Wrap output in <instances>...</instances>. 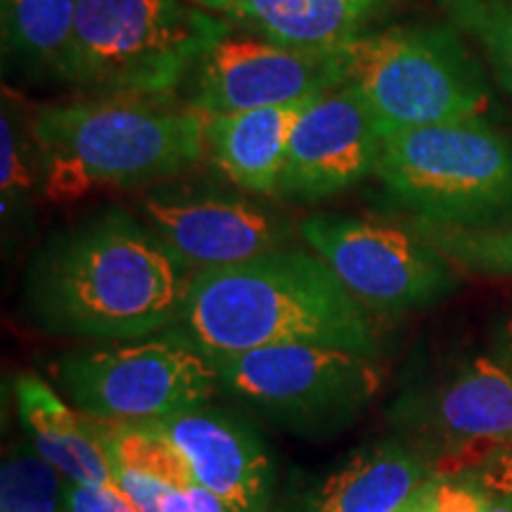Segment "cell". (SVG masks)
<instances>
[{
  "label": "cell",
  "mask_w": 512,
  "mask_h": 512,
  "mask_svg": "<svg viewBox=\"0 0 512 512\" xmlns=\"http://www.w3.org/2000/svg\"><path fill=\"white\" fill-rule=\"evenodd\" d=\"M192 275L143 216L110 204L38 245L22 311L31 328L53 337L138 339L181 323Z\"/></svg>",
  "instance_id": "1"
},
{
  "label": "cell",
  "mask_w": 512,
  "mask_h": 512,
  "mask_svg": "<svg viewBox=\"0 0 512 512\" xmlns=\"http://www.w3.org/2000/svg\"><path fill=\"white\" fill-rule=\"evenodd\" d=\"M185 335L211 361L280 344H323L377 358L370 313L311 249L285 247L192 275Z\"/></svg>",
  "instance_id": "2"
},
{
  "label": "cell",
  "mask_w": 512,
  "mask_h": 512,
  "mask_svg": "<svg viewBox=\"0 0 512 512\" xmlns=\"http://www.w3.org/2000/svg\"><path fill=\"white\" fill-rule=\"evenodd\" d=\"M50 202H72L95 188H155L200 162L202 114L174 95H86L31 112Z\"/></svg>",
  "instance_id": "3"
},
{
  "label": "cell",
  "mask_w": 512,
  "mask_h": 512,
  "mask_svg": "<svg viewBox=\"0 0 512 512\" xmlns=\"http://www.w3.org/2000/svg\"><path fill=\"white\" fill-rule=\"evenodd\" d=\"M230 29L188 0H79L62 81L86 95H174Z\"/></svg>",
  "instance_id": "4"
},
{
  "label": "cell",
  "mask_w": 512,
  "mask_h": 512,
  "mask_svg": "<svg viewBox=\"0 0 512 512\" xmlns=\"http://www.w3.org/2000/svg\"><path fill=\"white\" fill-rule=\"evenodd\" d=\"M375 178L387 202L413 221L512 226V133L486 117L392 133Z\"/></svg>",
  "instance_id": "5"
},
{
  "label": "cell",
  "mask_w": 512,
  "mask_h": 512,
  "mask_svg": "<svg viewBox=\"0 0 512 512\" xmlns=\"http://www.w3.org/2000/svg\"><path fill=\"white\" fill-rule=\"evenodd\" d=\"M347 50L349 81L368 98L384 138L486 117L489 76L448 19L384 24Z\"/></svg>",
  "instance_id": "6"
},
{
  "label": "cell",
  "mask_w": 512,
  "mask_h": 512,
  "mask_svg": "<svg viewBox=\"0 0 512 512\" xmlns=\"http://www.w3.org/2000/svg\"><path fill=\"white\" fill-rule=\"evenodd\" d=\"M389 425L434 475L512 491V375L496 354L467 358L406 389L389 408Z\"/></svg>",
  "instance_id": "7"
},
{
  "label": "cell",
  "mask_w": 512,
  "mask_h": 512,
  "mask_svg": "<svg viewBox=\"0 0 512 512\" xmlns=\"http://www.w3.org/2000/svg\"><path fill=\"white\" fill-rule=\"evenodd\" d=\"M55 375L69 403L110 425L164 422L219 392L216 363L178 325L67 351Z\"/></svg>",
  "instance_id": "8"
},
{
  "label": "cell",
  "mask_w": 512,
  "mask_h": 512,
  "mask_svg": "<svg viewBox=\"0 0 512 512\" xmlns=\"http://www.w3.org/2000/svg\"><path fill=\"white\" fill-rule=\"evenodd\" d=\"M214 363L219 392L299 439L349 430L382 387L377 358L323 344H280Z\"/></svg>",
  "instance_id": "9"
},
{
  "label": "cell",
  "mask_w": 512,
  "mask_h": 512,
  "mask_svg": "<svg viewBox=\"0 0 512 512\" xmlns=\"http://www.w3.org/2000/svg\"><path fill=\"white\" fill-rule=\"evenodd\" d=\"M299 240L330 266L368 313L427 311L460 287V268L422 238L411 221L311 214L299 221Z\"/></svg>",
  "instance_id": "10"
},
{
  "label": "cell",
  "mask_w": 512,
  "mask_h": 512,
  "mask_svg": "<svg viewBox=\"0 0 512 512\" xmlns=\"http://www.w3.org/2000/svg\"><path fill=\"white\" fill-rule=\"evenodd\" d=\"M266 200L240 188L174 178L143 190L138 211L197 273L292 247L299 223Z\"/></svg>",
  "instance_id": "11"
},
{
  "label": "cell",
  "mask_w": 512,
  "mask_h": 512,
  "mask_svg": "<svg viewBox=\"0 0 512 512\" xmlns=\"http://www.w3.org/2000/svg\"><path fill=\"white\" fill-rule=\"evenodd\" d=\"M349 50L318 53L280 46L235 27L195 64L183 102L202 117L264 110L349 83Z\"/></svg>",
  "instance_id": "12"
},
{
  "label": "cell",
  "mask_w": 512,
  "mask_h": 512,
  "mask_svg": "<svg viewBox=\"0 0 512 512\" xmlns=\"http://www.w3.org/2000/svg\"><path fill=\"white\" fill-rule=\"evenodd\" d=\"M384 136L354 81L320 95L294 126L275 200L320 202L375 176Z\"/></svg>",
  "instance_id": "13"
},
{
  "label": "cell",
  "mask_w": 512,
  "mask_h": 512,
  "mask_svg": "<svg viewBox=\"0 0 512 512\" xmlns=\"http://www.w3.org/2000/svg\"><path fill=\"white\" fill-rule=\"evenodd\" d=\"M157 425L228 512H271L275 465L252 420L207 403Z\"/></svg>",
  "instance_id": "14"
},
{
  "label": "cell",
  "mask_w": 512,
  "mask_h": 512,
  "mask_svg": "<svg viewBox=\"0 0 512 512\" xmlns=\"http://www.w3.org/2000/svg\"><path fill=\"white\" fill-rule=\"evenodd\" d=\"M15 403L27 441L64 482L119 489L107 422L81 413L36 373L17 375Z\"/></svg>",
  "instance_id": "15"
},
{
  "label": "cell",
  "mask_w": 512,
  "mask_h": 512,
  "mask_svg": "<svg viewBox=\"0 0 512 512\" xmlns=\"http://www.w3.org/2000/svg\"><path fill=\"white\" fill-rule=\"evenodd\" d=\"M432 477L430 463L406 441L382 439L316 479L287 512H394Z\"/></svg>",
  "instance_id": "16"
},
{
  "label": "cell",
  "mask_w": 512,
  "mask_h": 512,
  "mask_svg": "<svg viewBox=\"0 0 512 512\" xmlns=\"http://www.w3.org/2000/svg\"><path fill=\"white\" fill-rule=\"evenodd\" d=\"M107 444L119 489L140 512H228L157 422H107Z\"/></svg>",
  "instance_id": "17"
},
{
  "label": "cell",
  "mask_w": 512,
  "mask_h": 512,
  "mask_svg": "<svg viewBox=\"0 0 512 512\" xmlns=\"http://www.w3.org/2000/svg\"><path fill=\"white\" fill-rule=\"evenodd\" d=\"M318 98L311 95L264 110L202 117L211 164L235 188L275 200L294 126Z\"/></svg>",
  "instance_id": "18"
},
{
  "label": "cell",
  "mask_w": 512,
  "mask_h": 512,
  "mask_svg": "<svg viewBox=\"0 0 512 512\" xmlns=\"http://www.w3.org/2000/svg\"><path fill=\"white\" fill-rule=\"evenodd\" d=\"M396 0H240L226 17L280 46L337 53L382 27Z\"/></svg>",
  "instance_id": "19"
},
{
  "label": "cell",
  "mask_w": 512,
  "mask_h": 512,
  "mask_svg": "<svg viewBox=\"0 0 512 512\" xmlns=\"http://www.w3.org/2000/svg\"><path fill=\"white\" fill-rule=\"evenodd\" d=\"M79 0H0L5 72L62 81Z\"/></svg>",
  "instance_id": "20"
},
{
  "label": "cell",
  "mask_w": 512,
  "mask_h": 512,
  "mask_svg": "<svg viewBox=\"0 0 512 512\" xmlns=\"http://www.w3.org/2000/svg\"><path fill=\"white\" fill-rule=\"evenodd\" d=\"M0 207H3L5 240L27 233L34 223L36 197L41 190V162L31 133V114L19 107L15 95L5 91L0 114Z\"/></svg>",
  "instance_id": "21"
},
{
  "label": "cell",
  "mask_w": 512,
  "mask_h": 512,
  "mask_svg": "<svg viewBox=\"0 0 512 512\" xmlns=\"http://www.w3.org/2000/svg\"><path fill=\"white\" fill-rule=\"evenodd\" d=\"M453 27L472 38L512 100V0H434Z\"/></svg>",
  "instance_id": "22"
},
{
  "label": "cell",
  "mask_w": 512,
  "mask_h": 512,
  "mask_svg": "<svg viewBox=\"0 0 512 512\" xmlns=\"http://www.w3.org/2000/svg\"><path fill=\"white\" fill-rule=\"evenodd\" d=\"M0 512H72L64 496V479L34 451L17 441L0 465Z\"/></svg>",
  "instance_id": "23"
},
{
  "label": "cell",
  "mask_w": 512,
  "mask_h": 512,
  "mask_svg": "<svg viewBox=\"0 0 512 512\" xmlns=\"http://www.w3.org/2000/svg\"><path fill=\"white\" fill-rule=\"evenodd\" d=\"M408 221L460 271L489 275V278H512V226L451 228Z\"/></svg>",
  "instance_id": "24"
},
{
  "label": "cell",
  "mask_w": 512,
  "mask_h": 512,
  "mask_svg": "<svg viewBox=\"0 0 512 512\" xmlns=\"http://www.w3.org/2000/svg\"><path fill=\"white\" fill-rule=\"evenodd\" d=\"M494 491L472 477L434 475L394 512H486Z\"/></svg>",
  "instance_id": "25"
},
{
  "label": "cell",
  "mask_w": 512,
  "mask_h": 512,
  "mask_svg": "<svg viewBox=\"0 0 512 512\" xmlns=\"http://www.w3.org/2000/svg\"><path fill=\"white\" fill-rule=\"evenodd\" d=\"M64 496L72 512H140L121 489L64 482Z\"/></svg>",
  "instance_id": "26"
},
{
  "label": "cell",
  "mask_w": 512,
  "mask_h": 512,
  "mask_svg": "<svg viewBox=\"0 0 512 512\" xmlns=\"http://www.w3.org/2000/svg\"><path fill=\"white\" fill-rule=\"evenodd\" d=\"M494 354H496L498 361H501L503 366L508 368V373L512 375V320L503 323L501 332H498Z\"/></svg>",
  "instance_id": "27"
},
{
  "label": "cell",
  "mask_w": 512,
  "mask_h": 512,
  "mask_svg": "<svg viewBox=\"0 0 512 512\" xmlns=\"http://www.w3.org/2000/svg\"><path fill=\"white\" fill-rule=\"evenodd\" d=\"M188 3L197 5V8H202L207 12H214V15L228 17L230 10H233L240 0H188Z\"/></svg>",
  "instance_id": "28"
},
{
  "label": "cell",
  "mask_w": 512,
  "mask_h": 512,
  "mask_svg": "<svg viewBox=\"0 0 512 512\" xmlns=\"http://www.w3.org/2000/svg\"><path fill=\"white\" fill-rule=\"evenodd\" d=\"M486 512H512V491H501V494H494L489 503V510Z\"/></svg>",
  "instance_id": "29"
}]
</instances>
